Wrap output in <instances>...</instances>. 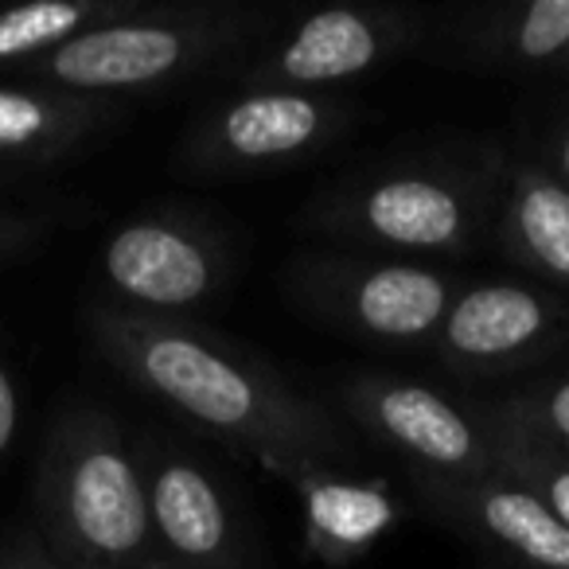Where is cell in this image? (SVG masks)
<instances>
[{
    "label": "cell",
    "instance_id": "1",
    "mask_svg": "<svg viewBox=\"0 0 569 569\" xmlns=\"http://www.w3.org/2000/svg\"><path fill=\"white\" fill-rule=\"evenodd\" d=\"M87 328L129 382L284 480H312L340 452L325 413L191 328L126 309H90Z\"/></svg>",
    "mask_w": 569,
    "mask_h": 569
},
{
    "label": "cell",
    "instance_id": "2",
    "mask_svg": "<svg viewBox=\"0 0 569 569\" xmlns=\"http://www.w3.org/2000/svg\"><path fill=\"white\" fill-rule=\"evenodd\" d=\"M48 553L67 569H137L152 522L141 460L102 410H67L48 437L36 480Z\"/></svg>",
    "mask_w": 569,
    "mask_h": 569
},
{
    "label": "cell",
    "instance_id": "3",
    "mask_svg": "<svg viewBox=\"0 0 569 569\" xmlns=\"http://www.w3.org/2000/svg\"><path fill=\"white\" fill-rule=\"evenodd\" d=\"M211 48V32L191 20L118 17L24 67L40 87L94 98L144 90L176 79Z\"/></svg>",
    "mask_w": 569,
    "mask_h": 569
},
{
    "label": "cell",
    "instance_id": "4",
    "mask_svg": "<svg viewBox=\"0 0 569 569\" xmlns=\"http://www.w3.org/2000/svg\"><path fill=\"white\" fill-rule=\"evenodd\" d=\"M102 269L121 297L141 309H191L219 284L214 246L191 227L168 219H137L106 242Z\"/></svg>",
    "mask_w": 569,
    "mask_h": 569
},
{
    "label": "cell",
    "instance_id": "5",
    "mask_svg": "<svg viewBox=\"0 0 569 569\" xmlns=\"http://www.w3.org/2000/svg\"><path fill=\"white\" fill-rule=\"evenodd\" d=\"M356 410L371 421L375 433H382L390 445H398L437 472H457L465 480H476L496 468L488 441L476 433L472 421L429 387L371 382V387L356 390Z\"/></svg>",
    "mask_w": 569,
    "mask_h": 569
},
{
    "label": "cell",
    "instance_id": "6",
    "mask_svg": "<svg viewBox=\"0 0 569 569\" xmlns=\"http://www.w3.org/2000/svg\"><path fill=\"white\" fill-rule=\"evenodd\" d=\"M437 496L449 499L480 535H488L503 550L519 553L535 569H569L566 522L546 507V499H538L511 476L491 468L488 476L437 488Z\"/></svg>",
    "mask_w": 569,
    "mask_h": 569
},
{
    "label": "cell",
    "instance_id": "7",
    "mask_svg": "<svg viewBox=\"0 0 569 569\" xmlns=\"http://www.w3.org/2000/svg\"><path fill=\"white\" fill-rule=\"evenodd\" d=\"M144 468V465H141ZM152 535L188 566H219L230 546V515L222 491L199 465L157 457L144 468Z\"/></svg>",
    "mask_w": 569,
    "mask_h": 569
},
{
    "label": "cell",
    "instance_id": "8",
    "mask_svg": "<svg viewBox=\"0 0 569 569\" xmlns=\"http://www.w3.org/2000/svg\"><path fill=\"white\" fill-rule=\"evenodd\" d=\"M553 325V305L519 284H480L468 289L441 325V343L449 356L465 363H499L535 340H542Z\"/></svg>",
    "mask_w": 569,
    "mask_h": 569
},
{
    "label": "cell",
    "instance_id": "9",
    "mask_svg": "<svg viewBox=\"0 0 569 569\" xmlns=\"http://www.w3.org/2000/svg\"><path fill=\"white\" fill-rule=\"evenodd\" d=\"M343 309L379 340H421L449 317V284L418 266H375L343 281Z\"/></svg>",
    "mask_w": 569,
    "mask_h": 569
},
{
    "label": "cell",
    "instance_id": "10",
    "mask_svg": "<svg viewBox=\"0 0 569 569\" xmlns=\"http://www.w3.org/2000/svg\"><path fill=\"white\" fill-rule=\"evenodd\" d=\"M110 118L98 98L51 87H0V164H48Z\"/></svg>",
    "mask_w": 569,
    "mask_h": 569
},
{
    "label": "cell",
    "instance_id": "11",
    "mask_svg": "<svg viewBox=\"0 0 569 569\" xmlns=\"http://www.w3.org/2000/svg\"><path fill=\"white\" fill-rule=\"evenodd\" d=\"M305 496V535L317 558L328 566L356 561L371 542H379L398 519V507L382 483L336 480V476H312L297 483Z\"/></svg>",
    "mask_w": 569,
    "mask_h": 569
},
{
    "label": "cell",
    "instance_id": "12",
    "mask_svg": "<svg viewBox=\"0 0 569 569\" xmlns=\"http://www.w3.org/2000/svg\"><path fill=\"white\" fill-rule=\"evenodd\" d=\"M359 222L379 242L406 250H445L465 234V203L452 188L426 176H398L382 180L359 203Z\"/></svg>",
    "mask_w": 569,
    "mask_h": 569
},
{
    "label": "cell",
    "instance_id": "13",
    "mask_svg": "<svg viewBox=\"0 0 569 569\" xmlns=\"http://www.w3.org/2000/svg\"><path fill=\"white\" fill-rule=\"evenodd\" d=\"M382 56L379 24L351 9L317 12L297 28V36L277 56L273 74L293 87H325L351 74H363Z\"/></svg>",
    "mask_w": 569,
    "mask_h": 569
},
{
    "label": "cell",
    "instance_id": "14",
    "mask_svg": "<svg viewBox=\"0 0 569 569\" xmlns=\"http://www.w3.org/2000/svg\"><path fill=\"white\" fill-rule=\"evenodd\" d=\"M328 126L320 102L293 90H261L234 102L219 118V144L238 160H277L309 149Z\"/></svg>",
    "mask_w": 569,
    "mask_h": 569
},
{
    "label": "cell",
    "instance_id": "15",
    "mask_svg": "<svg viewBox=\"0 0 569 569\" xmlns=\"http://www.w3.org/2000/svg\"><path fill=\"white\" fill-rule=\"evenodd\" d=\"M129 17L126 0H36L0 12V71L32 67L98 24Z\"/></svg>",
    "mask_w": 569,
    "mask_h": 569
},
{
    "label": "cell",
    "instance_id": "16",
    "mask_svg": "<svg viewBox=\"0 0 569 569\" xmlns=\"http://www.w3.org/2000/svg\"><path fill=\"white\" fill-rule=\"evenodd\" d=\"M511 234L522 258L569 284V188L550 176L522 172L511 199Z\"/></svg>",
    "mask_w": 569,
    "mask_h": 569
},
{
    "label": "cell",
    "instance_id": "17",
    "mask_svg": "<svg viewBox=\"0 0 569 569\" xmlns=\"http://www.w3.org/2000/svg\"><path fill=\"white\" fill-rule=\"evenodd\" d=\"M491 465L496 472L519 480L522 488H530L538 499H546L553 515L566 522L569 530V457L561 449H553L550 441H542L530 429L515 426V421L496 413V433H491Z\"/></svg>",
    "mask_w": 569,
    "mask_h": 569
},
{
    "label": "cell",
    "instance_id": "18",
    "mask_svg": "<svg viewBox=\"0 0 569 569\" xmlns=\"http://www.w3.org/2000/svg\"><path fill=\"white\" fill-rule=\"evenodd\" d=\"M515 51L522 59H558L569 51V0H535L519 20Z\"/></svg>",
    "mask_w": 569,
    "mask_h": 569
},
{
    "label": "cell",
    "instance_id": "19",
    "mask_svg": "<svg viewBox=\"0 0 569 569\" xmlns=\"http://www.w3.org/2000/svg\"><path fill=\"white\" fill-rule=\"evenodd\" d=\"M499 418L515 421V426L530 429L553 449H569V379L553 382V387L538 390V395L511 402L499 410Z\"/></svg>",
    "mask_w": 569,
    "mask_h": 569
},
{
    "label": "cell",
    "instance_id": "20",
    "mask_svg": "<svg viewBox=\"0 0 569 569\" xmlns=\"http://www.w3.org/2000/svg\"><path fill=\"white\" fill-rule=\"evenodd\" d=\"M51 227V214H24V211H0V261L28 253Z\"/></svg>",
    "mask_w": 569,
    "mask_h": 569
},
{
    "label": "cell",
    "instance_id": "21",
    "mask_svg": "<svg viewBox=\"0 0 569 569\" xmlns=\"http://www.w3.org/2000/svg\"><path fill=\"white\" fill-rule=\"evenodd\" d=\"M17 433H20V390L12 371L0 363V460L9 457V449L17 445Z\"/></svg>",
    "mask_w": 569,
    "mask_h": 569
},
{
    "label": "cell",
    "instance_id": "22",
    "mask_svg": "<svg viewBox=\"0 0 569 569\" xmlns=\"http://www.w3.org/2000/svg\"><path fill=\"white\" fill-rule=\"evenodd\" d=\"M0 569H32V558H28V535H17L4 550H0Z\"/></svg>",
    "mask_w": 569,
    "mask_h": 569
},
{
    "label": "cell",
    "instance_id": "23",
    "mask_svg": "<svg viewBox=\"0 0 569 569\" xmlns=\"http://www.w3.org/2000/svg\"><path fill=\"white\" fill-rule=\"evenodd\" d=\"M28 558H32V569H67V566H59V561L51 558L48 546H43L36 535H28Z\"/></svg>",
    "mask_w": 569,
    "mask_h": 569
},
{
    "label": "cell",
    "instance_id": "24",
    "mask_svg": "<svg viewBox=\"0 0 569 569\" xmlns=\"http://www.w3.org/2000/svg\"><path fill=\"white\" fill-rule=\"evenodd\" d=\"M137 569H176V566H168L164 558H144V561H141V566H137Z\"/></svg>",
    "mask_w": 569,
    "mask_h": 569
},
{
    "label": "cell",
    "instance_id": "25",
    "mask_svg": "<svg viewBox=\"0 0 569 569\" xmlns=\"http://www.w3.org/2000/svg\"><path fill=\"white\" fill-rule=\"evenodd\" d=\"M561 168H566V188H569V133H566V141H561Z\"/></svg>",
    "mask_w": 569,
    "mask_h": 569
}]
</instances>
